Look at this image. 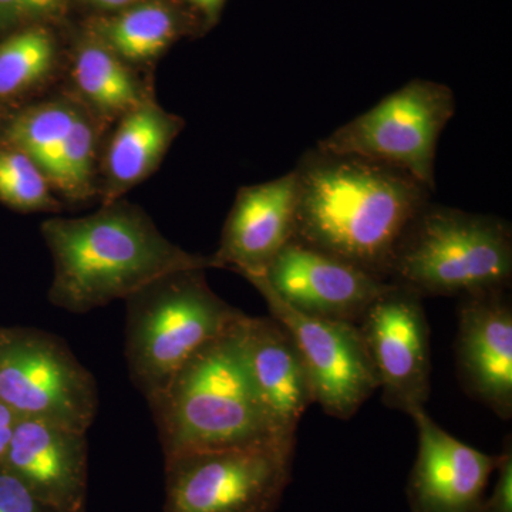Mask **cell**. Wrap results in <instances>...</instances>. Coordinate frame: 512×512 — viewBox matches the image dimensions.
<instances>
[{"instance_id":"1","label":"cell","mask_w":512,"mask_h":512,"mask_svg":"<svg viewBox=\"0 0 512 512\" xmlns=\"http://www.w3.org/2000/svg\"><path fill=\"white\" fill-rule=\"evenodd\" d=\"M293 171L295 238L389 281L397 245L433 191L397 168L318 146Z\"/></svg>"},{"instance_id":"2","label":"cell","mask_w":512,"mask_h":512,"mask_svg":"<svg viewBox=\"0 0 512 512\" xmlns=\"http://www.w3.org/2000/svg\"><path fill=\"white\" fill-rule=\"evenodd\" d=\"M40 232L53 259L47 299L77 315L126 299L170 272L217 269L211 255L178 247L144 208L124 198L86 217L47 218Z\"/></svg>"},{"instance_id":"3","label":"cell","mask_w":512,"mask_h":512,"mask_svg":"<svg viewBox=\"0 0 512 512\" xmlns=\"http://www.w3.org/2000/svg\"><path fill=\"white\" fill-rule=\"evenodd\" d=\"M244 318L198 350L148 403L164 458L296 439L282 436L259 399L242 346Z\"/></svg>"},{"instance_id":"4","label":"cell","mask_w":512,"mask_h":512,"mask_svg":"<svg viewBox=\"0 0 512 512\" xmlns=\"http://www.w3.org/2000/svg\"><path fill=\"white\" fill-rule=\"evenodd\" d=\"M205 272H170L124 299L128 375L147 403L198 350L245 316L212 291Z\"/></svg>"},{"instance_id":"5","label":"cell","mask_w":512,"mask_h":512,"mask_svg":"<svg viewBox=\"0 0 512 512\" xmlns=\"http://www.w3.org/2000/svg\"><path fill=\"white\" fill-rule=\"evenodd\" d=\"M511 279L510 222L431 201L400 239L389 275L423 298L510 289Z\"/></svg>"},{"instance_id":"6","label":"cell","mask_w":512,"mask_h":512,"mask_svg":"<svg viewBox=\"0 0 512 512\" xmlns=\"http://www.w3.org/2000/svg\"><path fill=\"white\" fill-rule=\"evenodd\" d=\"M296 439L164 458V512H275L292 481Z\"/></svg>"},{"instance_id":"7","label":"cell","mask_w":512,"mask_h":512,"mask_svg":"<svg viewBox=\"0 0 512 512\" xmlns=\"http://www.w3.org/2000/svg\"><path fill=\"white\" fill-rule=\"evenodd\" d=\"M454 113L450 87L413 79L320 140L318 147L397 168L434 191L437 146Z\"/></svg>"},{"instance_id":"8","label":"cell","mask_w":512,"mask_h":512,"mask_svg":"<svg viewBox=\"0 0 512 512\" xmlns=\"http://www.w3.org/2000/svg\"><path fill=\"white\" fill-rule=\"evenodd\" d=\"M0 402L20 419L89 431L99 390L67 343L40 329H0Z\"/></svg>"},{"instance_id":"9","label":"cell","mask_w":512,"mask_h":512,"mask_svg":"<svg viewBox=\"0 0 512 512\" xmlns=\"http://www.w3.org/2000/svg\"><path fill=\"white\" fill-rule=\"evenodd\" d=\"M109 127L63 87L0 117V144L35 161L66 207L99 200V167Z\"/></svg>"},{"instance_id":"10","label":"cell","mask_w":512,"mask_h":512,"mask_svg":"<svg viewBox=\"0 0 512 512\" xmlns=\"http://www.w3.org/2000/svg\"><path fill=\"white\" fill-rule=\"evenodd\" d=\"M423 296L390 282L357 323L382 402L412 414L426 409L431 393L430 326Z\"/></svg>"},{"instance_id":"11","label":"cell","mask_w":512,"mask_h":512,"mask_svg":"<svg viewBox=\"0 0 512 512\" xmlns=\"http://www.w3.org/2000/svg\"><path fill=\"white\" fill-rule=\"evenodd\" d=\"M252 286L265 299L272 318L281 322L295 340L311 379L315 403L330 417L352 419L379 390L357 326L303 315L266 286Z\"/></svg>"},{"instance_id":"12","label":"cell","mask_w":512,"mask_h":512,"mask_svg":"<svg viewBox=\"0 0 512 512\" xmlns=\"http://www.w3.org/2000/svg\"><path fill=\"white\" fill-rule=\"evenodd\" d=\"M247 281L266 286L303 315L353 325L390 284L296 238L275 256L264 274Z\"/></svg>"},{"instance_id":"13","label":"cell","mask_w":512,"mask_h":512,"mask_svg":"<svg viewBox=\"0 0 512 512\" xmlns=\"http://www.w3.org/2000/svg\"><path fill=\"white\" fill-rule=\"evenodd\" d=\"M456 365L464 392L501 420L512 419V303L508 289L463 296Z\"/></svg>"},{"instance_id":"14","label":"cell","mask_w":512,"mask_h":512,"mask_svg":"<svg viewBox=\"0 0 512 512\" xmlns=\"http://www.w3.org/2000/svg\"><path fill=\"white\" fill-rule=\"evenodd\" d=\"M417 430V456L406 485L412 512H477L498 456L457 440L426 409L410 414Z\"/></svg>"},{"instance_id":"15","label":"cell","mask_w":512,"mask_h":512,"mask_svg":"<svg viewBox=\"0 0 512 512\" xmlns=\"http://www.w3.org/2000/svg\"><path fill=\"white\" fill-rule=\"evenodd\" d=\"M298 183L295 171L265 183L239 188L212 254L218 268L244 276L264 274L295 238Z\"/></svg>"},{"instance_id":"16","label":"cell","mask_w":512,"mask_h":512,"mask_svg":"<svg viewBox=\"0 0 512 512\" xmlns=\"http://www.w3.org/2000/svg\"><path fill=\"white\" fill-rule=\"evenodd\" d=\"M87 433L42 419H19L2 466L55 512H84Z\"/></svg>"},{"instance_id":"17","label":"cell","mask_w":512,"mask_h":512,"mask_svg":"<svg viewBox=\"0 0 512 512\" xmlns=\"http://www.w3.org/2000/svg\"><path fill=\"white\" fill-rule=\"evenodd\" d=\"M242 346L262 404L282 436L296 437L315 403L308 370L291 333L272 316H245Z\"/></svg>"},{"instance_id":"18","label":"cell","mask_w":512,"mask_h":512,"mask_svg":"<svg viewBox=\"0 0 512 512\" xmlns=\"http://www.w3.org/2000/svg\"><path fill=\"white\" fill-rule=\"evenodd\" d=\"M185 120L150 97L120 117L107 131L99 167V202L121 200L157 173Z\"/></svg>"},{"instance_id":"19","label":"cell","mask_w":512,"mask_h":512,"mask_svg":"<svg viewBox=\"0 0 512 512\" xmlns=\"http://www.w3.org/2000/svg\"><path fill=\"white\" fill-rule=\"evenodd\" d=\"M60 87L109 128L127 111L156 96L151 74L121 60L83 26L67 47Z\"/></svg>"},{"instance_id":"20","label":"cell","mask_w":512,"mask_h":512,"mask_svg":"<svg viewBox=\"0 0 512 512\" xmlns=\"http://www.w3.org/2000/svg\"><path fill=\"white\" fill-rule=\"evenodd\" d=\"M177 0H143L110 15L90 16L83 28L140 72L151 69L191 29L192 13Z\"/></svg>"},{"instance_id":"21","label":"cell","mask_w":512,"mask_h":512,"mask_svg":"<svg viewBox=\"0 0 512 512\" xmlns=\"http://www.w3.org/2000/svg\"><path fill=\"white\" fill-rule=\"evenodd\" d=\"M66 52L55 25L16 30L0 40V111L8 113L62 86Z\"/></svg>"},{"instance_id":"22","label":"cell","mask_w":512,"mask_h":512,"mask_svg":"<svg viewBox=\"0 0 512 512\" xmlns=\"http://www.w3.org/2000/svg\"><path fill=\"white\" fill-rule=\"evenodd\" d=\"M0 202L23 214H59L66 205L32 158L0 144Z\"/></svg>"},{"instance_id":"23","label":"cell","mask_w":512,"mask_h":512,"mask_svg":"<svg viewBox=\"0 0 512 512\" xmlns=\"http://www.w3.org/2000/svg\"><path fill=\"white\" fill-rule=\"evenodd\" d=\"M70 0H0V33L35 25H56L66 19Z\"/></svg>"},{"instance_id":"24","label":"cell","mask_w":512,"mask_h":512,"mask_svg":"<svg viewBox=\"0 0 512 512\" xmlns=\"http://www.w3.org/2000/svg\"><path fill=\"white\" fill-rule=\"evenodd\" d=\"M0 512L55 511L43 504L19 477L0 466Z\"/></svg>"},{"instance_id":"25","label":"cell","mask_w":512,"mask_h":512,"mask_svg":"<svg viewBox=\"0 0 512 512\" xmlns=\"http://www.w3.org/2000/svg\"><path fill=\"white\" fill-rule=\"evenodd\" d=\"M497 481L493 493L484 497L477 512H512V437H505L501 453L497 454Z\"/></svg>"},{"instance_id":"26","label":"cell","mask_w":512,"mask_h":512,"mask_svg":"<svg viewBox=\"0 0 512 512\" xmlns=\"http://www.w3.org/2000/svg\"><path fill=\"white\" fill-rule=\"evenodd\" d=\"M184 8L190 9L205 29L210 28L220 19L222 9H224L227 0H177Z\"/></svg>"},{"instance_id":"27","label":"cell","mask_w":512,"mask_h":512,"mask_svg":"<svg viewBox=\"0 0 512 512\" xmlns=\"http://www.w3.org/2000/svg\"><path fill=\"white\" fill-rule=\"evenodd\" d=\"M138 2H143V0H70V8L72 5H76L89 12L90 16H101L130 8Z\"/></svg>"},{"instance_id":"28","label":"cell","mask_w":512,"mask_h":512,"mask_svg":"<svg viewBox=\"0 0 512 512\" xmlns=\"http://www.w3.org/2000/svg\"><path fill=\"white\" fill-rule=\"evenodd\" d=\"M19 419L18 414L9 409L6 404L0 402V466L5 461L6 454H8L10 441H12Z\"/></svg>"}]
</instances>
